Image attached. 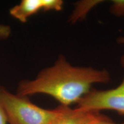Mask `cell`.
<instances>
[{
    "label": "cell",
    "instance_id": "cell-1",
    "mask_svg": "<svg viewBox=\"0 0 124 124\" xmlns=\"http://www.w3.org/2000/svg\"><path fill=\"white\" fill-rule=\"evenodd\" d=\"M110 75L106 70L71 65L60 55L54 64L43 69L35 79L19 82L17 94L28 97L43 94L53 97L60 105L77 103L92 89L95 83H107Z\"/></svg>",
    "mask_w": 124,
    "mask_h": 124
},
{
    "label": "cell",
    "instance_id": "cell-2",
    "mask_svg": "<svg viewBox=\"0 0 124 124\" xmlns=\"http://www.w3.org/2000/svg\"><path fill=\"white\" fill-rule=\"evenodd\" d=\"M0 99L9 124H51L58 114L57 108H41L28 97L13 94L3 87L0 88Z\"/></svg>",
    "mask_w": 124,
    "mask_h": 124
},
{
    "label": "cell",
    "instance_id": "cell-3",
    "mask_svg": "<svg viewBox=\"0 0 124 124\" xmlns=\"http://www.w3.org/2000/svg\"><path fill=\"white\" fill-rule=\"evenodd\" d=\"M77 105L85 109L98 111L111 110L124 115V75L117 87L105 90L92 89Z\"/></svg>",
    "mask_w": 124,
    "mask_h": 124
},
{
    "label": "cell",
    "instance_id": "cell-4",
    "mask_svg": "<svg viewBox=\"0 0 124 124\" xmlns=\"http://www.w3.org/2000/svg\"><path fill=\"white\" fill-rule=\"evenodd\" d=\"M58 114L51 124H95L106 118L100 111L90 110L77 107L60 105L57 107Z\"/></svg>",
    "mask_w": 124,
    "mask_h": 124
},
{
    "label": "cell",
    "instance_id": "cell-5",
    "mask_svg": "<svg viewBox=\"0 0 124 124\" xmlns=\"http://www.w3.org/2000/svg\"><path fill=\"white\" fill-rule=\"evenodd\" d=\"M63 5L62 0H22L9 9V14L20 22L25 23L28 18L40 10L60 11Z\"/></svg>",
    "mask_w": 124,
    "mask_h": 124
},
{
    "label": "cell",
    "instance_id": "cell-6",
    "mask_svg": "<svg viewBox=\"0 0 124 124\" xmlns=\"http://www.w3.org/2000/svg\"><path fill=\"white\" fill-rule=\"evenodd\" d=\"M101 1H83L78 2L75 9L70 17L69 21L74 24L78 20L86 16L87 12Z\"/></svg>",
    "mask_w": 124,
    "mask_h": 124
},
{
    "label": "cell",
    "instance_id": "cell-7",
    "mask_svg": "<svg viewBox=\"0 0 124 124\" xmlns=\"http://www.w3.org/2000/svg\"><path fill=\"white\" fill-rule=\"evenodd\" d=\"M110 11L116 16H124V0L113 1Z\"/></svg>",
    "mask_w": 124,
    "mask_h": 124
},
{
    "label": "cell",
    "instance_id": "cell-8",
    "mask_svg": "<svg viewBox=\"0 0 124 124\" xmlns=\"http://www.w3.org/2000/svg\"><path fill=\"white\" fill-rule=\"evenodd\" d=\"M11 28L9 25L0 24V40H5L11 34Z\"/></svg>",
    "mask_w": 124,
    "mask_h": 124
},
{
    "label": "cell",
    "instance_id": "cell-9",
    "mask_svg": "<svg viewBox=\"0 0 124 124\" xmlns=\"http://www.w3.org/2000/svg\"><path fill=\"white\" fill-rule=\"evenodd\" d=\"M1 88V86H0ZM7 119L0 99V124H7Z\"/></svg>",
    "mask_w": 124,
    "mask_h": 124
},
{
    "label": "cell",
    "instance_id": "cell-10",
    "mask_svg": "<svg viewBox=\"0 0 124 124\" xmlns=\"http://www.w3.org/2000/svg\"><path fill=\"white\" fill-rule=\"evenodd\" d=\"M117 41L119 44H124V36L123 37H121V38H118L117 39ZM121 62V64L122 66V67L124 68V54L122 55V56L121 57L120 60Z\"/></svg>",
    "mask_w": 124,
    "mask_h": 124
},
{
    "label": "cell",
    "instance_id": "cell-11",
    "mask_svg": "<svg viewBox=\"0 0 124 124\" xmlns=\"http://www.w3.org/2000/svg\"><path fill=\"white\" fill-rule=\"evenodd\" d=\"M115 124L114 123V122L111 121L110 120V119L108 118H106V119H105V120H103L102 121H100L98 122L97 124ZM124 124V123H122V124Z\"/></svg>",
    "mask_w": 124,
    "mask_h": 124
}]
</instances>
